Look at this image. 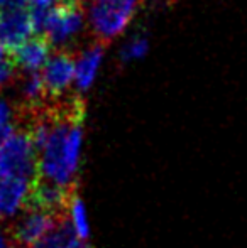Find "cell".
<instances>
[{"mask_svg": "<svg viewBox=\"0 0 247 248\" xmlns=\"http://www.w3.org/2000/svg\"><path fill=\"white\" fill-rule=\"evenodd\" d=\"M51 107L54 122L39 150V177L63 187H78L85 101L78 95L63 96L51 100Z\"/></svg>", "mask_w": 247, "mask_h": 248, "instance_id": "6da1fadb", "label": "cell"}, {"mask_svg": "<svg viewBox=\"0 0 247 248\" xmlns=\"http://www.w3.org/2000/svg\"><path fill=\"white\" fill-rule=\"evenodd\" d=\"M34 31L44 37L51 46L61 47L80 34L85 24L83 5L75 0H61L56 5L41 9L33 7Z\"/></svg>", "mask_w": 247, "mask_h": 248, "instance_id": "7a4b0ae2", "label": "cell"}, {"mask_svg": "<svg viewBox=\"0 0 247 248\" xmlns=\"http://www.w3.org/2000/svg\"><path fill=\"white\" fill-rule=\"evenodd\" d=\"M9 177L39 179V152L33 135L24 127H17L0 142V179Z\"/></svg>", "mask_w": 247, "mask_h": 248, "instance_id": "3957f363", "label": "cell"}, {"mask_svg": "<svg viewBox=\"0 0 247 248\" xmlns=\"http://www.w3.org/2000/svg\"><path fill=\"white\" fill-rule=\"evenodd\" d=\"M144 0H93L86 22L97 43L109 44L127 29Z\"/></svg>", "mask_w": 247, "mask_h": 248, "instance_id": "277c9868", "label": "cell"}, {"mask_svg": "<svg viewBox=\"0 0 247 248\" xmlns=\"http://www.w3.org/2000/svg\"><path fill=\"white\" fill-rule=\"evenodd\" d=\"M66 218L46 213L43 209L24 208L14 221L5 226L17 248H33Z\"/></svg>", "mask_w": 247, "mask_h": 248, "instance_id": "5b68a950", "label": "cell"}, {"mask_svg": "<svg viewBox=\"0 0 247 248\" xmlns=\"http://www.w3.org/2000/svg\"><path fill=\"white\" fill-rule=\"evenodd\" d=\"M75 66L76 56L71 51L63 49L58 51L56 54L49 56L43 71H41L48 98L58 100L66 95L71 83L75 81Z\"/></svg>", "mask_w": 247, "mask_h": 248, "instance_id": "8992f818", "label": "cell"}, {"mask_svg": "<svg viewBox=\"0 0 247 248\" xmlns=\"http://www.w3.org/2000/svg\"><path fill=\"white\" fill-rule=\"evenodd\" d=\"M34 31V22L31 10L24 7L5 9L0 12V46L10 52L22 46L31 39Z\"/></svg>", "mask_w": 247, "mask_h": 248, "instance_id": "52a82bcc", "label": "cell"}, {"mask_svg": "<svg viewBox=\"0 0 247 248\" xmlns=\"http://www.w3.org/2000/svg\"><path fill=\"white\" fill-rule=\"evenodd\" d=\"M34 183L20 177L0 179V219L16 218L26 208Z\"/></svg>", "mask_w": 247, "mask_h": 248, "instance_id": "ba28073f", "label": "cell"}, {"mask_svg": "<svg viewBox=\"0 0 247 248\" xmlns=\"http://www.w3.org/2000/svg\"><path fill=\"white\" fill-rule=\"evenodd\" d=\"M103 54H105V44L95 41L92 46L85 47L76 56L75 85L80 93L88 92L90 86L95 83L97 73H99L103 61Z\"/></svg>", "mask_w": 247, "mask_h": 248, "instance_id": "9c48e42d", "label": "cell"}, {"mask_svg": "<svg viewBox=\"0 0 247 248\" xmlns=\"http://www.w3.org/2000/svg\"><path fill=\"white\" fill-rule=\"evenodd\" d=\"M49 51L51 44L43 36H39L26 41L22 46L12 51V58L17 68L26 73H34L39 68H44V64L49 59Z\"/></svg>", "mask_w": 247, "mask_h": 248, "instance_id": "30bf717a", "label": "cell"}, {"mask_svg": "<svg viewBox=\"0 0 247 248\" xmlns=\"http://www.w3.org/2000/svg\"><path fill=\"white\" fill-rule=\"evenodd\" d=\"M85 243L86 242H83V240H80L76 236L75 230L71 226V221H68V218H66L49 235L44 236L33 248H83Z\"/></svg>", "mask_w": 247, "mask_h": 248, "instance_id": "8fae6325", "label": "cell"}, {"mask_svg": "<svg viewBox=\"0 0 247 248\" xmlns=\"http://www.w3.org/2000/svg\"><path fill=\"white\" fill-rule=\"evenodd\" d=\"M20 93H22L24 107H37V105H43L44 101L49 100L39 71L26 73L22 83H20Z\"/></svg>", "mask_w": 247, "mask_h": 248, "instance_id": "7c38bea8", "label": "cell"}, {"mask_svg": "<svg viewBox=\"0 0 247 248\" xmlns=\"http://www.w3.org/2000/svg\"><path fill=\"white\" fill-rule=\"evenodd\" d=\"M19 127V107H14L9 100L0 98V142L7 139Z\"/></svg>", "mask_w": 247, "mask_h": 248, "instance_id": "4fadbf2b", "label": "cell"}, {"mask_svg": "<svg viewBox=\"0 0 247 248\" xmlns=\"http://www.w3.org/2000/svg\"><path fill=\"white\" fill-rule=\"evenodd\" d=\"M69 221H71V226L75 230L76 236L83 242L88 240V221H86V213H85V206H83L82 199L76 194L71 201V206H69Z\"/></svg>", "mask_w": 247, "mask_h": 248, "instance_id": "5bb4252c", "label": "cell"}, {"mask_svg": "<svg viewBox=\"0 0 247 248\" xmlns=\"http://www.w3.org/2000/svg\"><path fill=\"white\" fill-rule=\"evenodd\" d=\"M149 49V41L148 36L144 34H135L134 37L127 41L120 49V62H131V61H137V59L144 58L146 52Z\"/></svg>", "mask_w": 247, "mask_h": 248, "instance_id": "9a60e30c", "label": "cell"}, {"mask_svg": "<svg viewBox=\"0 0 247 248\" xmlns=\"http://www.w3.org/2000/svg\"><path fill=\"white\" fill-rule=\"evenodd\" d=\"M16 73H17V66L14 62L12 52H10V58H7L5 61L0 62V92L12 81Z\"/></svg>", "mask_w": 247, "mask_h": 248, "instance_id": "2e32d148", "label": "cell"}, {"mask_svg": "<svg viewBox=\"0 0 247 248\" xmlns=\"http://www.w3.org/2000/svg\"><path fill=\"white\" fill-rule=\"evenodd\" d=\"M0 248H17L16 243H14L12 238H10L5 226H3V228L0 226Z\"/></svg>", "mask_w": 247, "mask_h": 248, "instance_id": "e0dca14e", "label": "cell"}, {"mask_svg": "<svg viewBox=\"0 0 247 248\" xmlns=\"http://www.w3.org/2000/svg\"><path fill=\"white\" fill-rule=\"evenodd\" d=\"M7 58H10V51H9V49H5L3 46H0V62L5 61Z\"/></svg>", "mask_w": 247, "mask_h": 248, "instance_id": "ac0fdd59", "label": "cell"}, {"mask_svg": "<svg viewBox=\"0 0 247 248\" xmlns=\"http://www.w3.org/2000/svg\"><path fill=\"white\" fill-rule=\"evenodd\" d=\"M75 2H78L80 5H83V3H85V2H88V0H75Z\"/></svg>", "mask_w": 247, "mask_h": 248, "instance_id": "d6986e66", "label": "cell"}]
</instances>
